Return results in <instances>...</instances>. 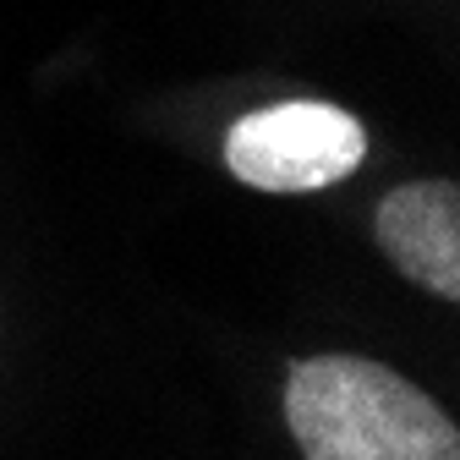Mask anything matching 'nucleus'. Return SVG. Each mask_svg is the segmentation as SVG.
Returning <instances> with one entry per match:
<instances>
[{"label":"nucleus","mask_w":460,"mask_h":460,"mask_svg":"<svg viewBox=\"0 0 460 460\" xmlns=\"http://www.w3.org/2000/svg\"><path fill=\"white\" fill-rule=\"evenodd\" d=\"M285 422L307 460H460L428 389L367 357H307L285 378Z\"/></svg>","instance_id":"f257e3e1"},{"label":"nucleus","mask_w":460,"mask_h":460,"mask_svg":"<svg viewBox=\"0 0 460 460\" xmlns=\"http://www.w3.org/2000/svg\"><path fill=\"white\" fill-rule=\"evenodd\" d=\"M378 247L422 291L460 296V187L455 181H406L378 203Z\"/></svg>","instance_id":"7ed1b4c3"},{"label":"nucleus","mask_w":460,"mask_h":460,"mask_svg":"<svg viewBox=\"0 0 460 460\" xmlns=\"http://www.w3.org/2000/svg\"><path fill=\"white\" fill-rule=\"evenodd\" d=\"M367 159V127L340 104L285 99L242 115L225 132L230 176L258 192H323L357 176Z\"/></svg>","instance_id":"f03ea898"}]
</instances>
